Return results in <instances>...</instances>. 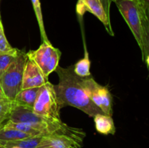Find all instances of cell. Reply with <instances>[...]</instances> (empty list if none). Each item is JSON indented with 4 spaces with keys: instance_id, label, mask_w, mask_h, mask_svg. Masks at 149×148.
Instances as JSON below:
<instances>
[{
    "instance_id": "cell-1",
    "label": "cell",
    "mask_w": 149,
    "mask_h": 148,
    "mask_svg": "<svg viewBox=\"0 0 149 148\" xmlns=\"http://www.w3.org/2000/svg\"><path fill=\"white\" fill-rule=\"evenodd\" d=\"M59 82L54 85L58 104L61 109L65 106H72L85 113L90 117L104 114L86 94L79 81V77L74 72V67L67 68L58 65L55 69Z\"/></svg>"
},
{
    "instance_id": "cell-2",
    "label": "cell",
    "mask_w": 149,
    "mask_h": 148,
    "mask_svg": "<svg viewBox=\"0 0 149 148\" xmlns=\"http://www.w3.org/2000/svg\"><path fill=\"white\" fill-rule=\"evenodd\" d=\"M9 120L23 122L31 125L42 133L43 136L49 135H64L82 143L86 133L81 129L72 127L61 120L43 117L33 113L32 110L16 105L12 110Z\"/></svg>"
},
{
    "instance_id": "cell-3",
    "label": "cell",
    "mask_w": 149,
    "mask_h": 148,
    "mask_svg": "<svg viewBox=\"0 0 149 148\" xmlns=\"http://www.w3.org/2000/svg\"><path fill=\"white\" fill-rule=\"evenodd\" d=\"M26 59V52L18 49L15 60L0 77V84L7 100L14 101L17 93L21 90Z\"/></svg>"
},
{
    "instance_id": "cell-4",
    "label": "cell",
    "mask_w": 149,
    "mask_h": 148,
    "mask_svg": "<svg viewBox=\"0 0 149 148\" xmlns=\"http://www.w3.org/2000/svg\"><path fill=\"white\" fill-rule=\"evenodd\" d=\"M60 110L61 107L58 104L55 87L48 81L39 88L32 111L43 117L61 120Z\"/></svg>"
},
{
    "instance_id": "cell-5",
    "label": "cell",
    "mask_w": 149,
    "mask_h": 148,
    "mask_svg": "<svg viewBox=\"0 0 149 148\" xmlns=\"http://www.w3.org/2000/svg\"><path fill=\"white\" fill-rule=\"evenodd\" d=\"M28 59L34 62L44 75L48 78L49 74L55 71L58 66L61 57V52L54 47L49 42H42L36 50H30L26 53Z\"/></svg>"
},
{
    "instance_id": "cell-6",
    "label": "cell",
    "mask_w": 149,
    "mask_h": 148,
    "mask_svg": "<svg viewBox=\"0 0 149 148\" xmlns=\"http://www.w3.org/2000/svg\"><path fill=\"white\" fill-rule=\"evenodd\" d=\"M112 1L116 4L141 49L142 20H149V17L141 12L135 0H113Z\"/></svg>"
},
{
    "instance_id": "cell-7",
    "label": "cell",
    "mask_w": 149,
    "mask_h": 148,
    "mask_svg": "<svg viewBox=\"0 0 149 148\" xmlns=\"http://www.w3.org/2000/svg\"><path fill=\"white\" fill-rule=\"evenodd\" d=\"M79 81L91 101L105 115L111 116L113 98L109 89L96 82L92 75L85 78L79 77Z\"/></svg>"
},
{
    "instance_id": "cell-8",
    "label": "cell",
    "mask_w": 149,
    "mask_h": 148,
    "mask_svg": "<svg viewBox=\"0 0 149 148\" xmlns=\"http://www.w3.org/2000/svg\"><path fill=\"white\" fill-rule=\"evenodd\" d=\"M77 12L79 15L83 16L86 12L94 15L106 28V30L111 36H114L112 30L111 20L102 6L100 0H78L77 4Z\"/></svg>"
},
{
    "instance_id": "cell-9",
    "label": "cell",
    "mask_w": 149,
    "mask_h": 148,
    "mask_svg": "<svg viewBox=\"0 0 149 148\" xmlns=\"http://www.w3.org/2000/svg\"><path fill=\"white\" fill-rule=\"evenodd\" d=\"M47 81L48 78L44 75L39 67L27 57L23 71L21 89L40 87Z\"/></svg>"
},
{
    "instance_id": "cell-10",
    "label": "cell",
    "mask_w": 149,
    "mask_h": 148,
    "mask_svg": "<svg viewBox=\"0 0 149 148\" xmlns=\"http://www.w3.org/2000/svg\"><path fill=\"white\" fill-rule=\"evenodd\" d=\"M82 143L64 135L42 136L36 148H81Z\"/></svg>"
},
{
    "instance_id": "cell-11",
    "label": "cell",
    "mask_w": 149,
    "mask_h": 148,
    "mask_svg": "<svg viewBox=\"0 0 149 148\" xmlns=\"http://www.w3.org/2000/svg\"><path fill=\"white\" fill-rule=\"evenodd\" d=\"M39 88L40 87H34L20 90L14 100L16 105L32 110L39 93Z\"/></svg>"
},
{
    "instance_id": "cell-12",
    "label": "cell",
    "mask_w": 149,
    "mask_h": 148,
    "mask_svg": "<svg viewBox=\"0 0 149 148\" xmlns=\"http://www.w3.org/2000/svg\"><path fill=\"white\" fill-rule=\"evenodd\" d=\"M93 118L95 129L98 133L104 135L114 134L116 129L111 116L105 114H98Z\"/></svg>"
},
{
    "instance_id": "cell-13",
    "label": "cell",
    "mask_w": 149,
    "mask_h": 148,
    "mask_svg": "<svg viewBox=\"0 0 149 148\" xmlns=\"http://www.w3.org/2000/svg\"><path fill=\"white\" fill-rule=\"evenodd\" d=\"M30 136H32L27 134L24 132L13 129V128L7 127L4 125L0 128V144L1 145H2L5 142L20 140V139L29 138Z\"/></svg>"
},
{
    "instance_id": "cell-14",
    "label": "cell",
    "mask_w": 149,
    "mask_h": 148,
    "mask_svg": "<svg viewBox=\"0 0 149 148\" xmlns=\"http://www.w3.org/2000/svg\"><path fill=\"white\" fill-rule=\"evenodd\" d=\"M42 139V136H30L20 140L5 142L2 145H4L6 148H10L13 147H18L20 148H36Z\"/></svg>"
},
{
    "instance_id": "cell-15",
    "label": "cell",
    "mask_w": 149,
    "mask_h": 148,
    "mask_svg": "<svg viewBox=\"0 0 149 148\" xmlns=\"http://www.w3.org/2000/svg\"><path fill=\"white\" fill-rule=\"evenodd\" d=\"M74 72L79 77L85 78L91 75L90 73V60L89 59V55L87 52H85L84 57L79 60L74 65Z\"/></svg>"
},
{
    "instance_id": "cell-16",
    "label": "cell",
    "mask_w": 149,
    "mask_h": 148,
    "mask_svg": "<svg viewBox=\"0 0 149 148\" xmlns=\"http://www.w3.org/2000/svg\"><path fill=\"white\" fill-rule=\"evenodd\" d=\"M4 126H7V127L13 128V129L20 131L24 132V133L31 135L32 136H43V135L42 134V133L39 131L34 129L31 125L28 124L26 123H23V122H14L8 120L4 123Z\"/></svg>"
},
{
    "instance_id": "cell-17",
    "label": "cell",
    "mask_w": 149,
    "mask_h": 148,
    "mask_svg": "<svg viewBox=\"0 0 149 148\" xmlns=\"http://www.w3.org/2000/svg\"><path fill=\"white\" fill-rule=\"evenodd\" d=\"M15 106L14 101L7 99L0 100V128L9 120L12 110Z\"/></svg>"
},
{
    "instance_id": "cell-18",
    "label": "cell",
    "mask_w": 149,
    "mask_h": 148,
    "mask_svg": "<svg viewBox=\"0 0 149 148\" xmlns=\"http://www.w3.org/2000/svg\"><path fill=\"white\" fill-rule=\"evenodd\" d=\"M33 5V10H34L35 14H36V20H37L38 25H39V30H40L41 36H42V41L44 42H49L47 36L46 31H45V25H44L43 17H42V8H41V4L39 0H31Z\"/></svg>"
},
{
    "instance_id": "cell-19",
    "label": "cell",
    "mask_w": 149,
    "mask_h": 148,
    "mask_svg": "<svg viewBox=\"0 0 149 148\" xmlns=\"http://www.w3.org/2000/svg\"><path fill=\"white\" fill-rule=\"evenodd\" d=\"M17 51L18 49L15 48L12 52L8 53L0 54V77L15 60L17 56Z\"/></svg>"
},
{
    "instance_id": "cell-20",
    "label": "cell",
    "mask_w": 149,
    "mask_h": 148,
    "mask_svg": "<svg viewBox=\"0 0 149 148\" xmlns=\"http://www.w3.org/2000/svg\"><path fill=\"white\" fill-rule=\"evenodd\" d=\"M14 49L15 48L10 45L6 38L2 22L0 18V54L8 53L12 52Z\"/></svg>"
},
{
    "instance_id": "cell-21",
    "label": "cell",
    "mask_w": 149,
    "mask_h": 148,
    "mask_svg": "<svg viewBox=\"0 0 149 148\" xmlns=\"http://www.w3.org/2000/svg\"><path fill=\"white\" fill-rule=\"evenodd\" d=\"M135 1L141 12L149 17V0H135Z\"/></svg>"
},
{
    "instance_id": "cell-22",
    "label": "cell",
    "mask_w": 149,
    "mask_h": 148,
    "mask_svg": "<svg viewBox=\"0 0 149 148\" xmlns=\"http://www.w3.org/2000/svg\"><path fill=\"white\" fill-rule=\"evenodd\" d=\"M100 1L101 2L103 9H104L105 12L107 15L108 17L110 18V8L112 0H100Z\"/></svg>"
},
{
    "instance_id": "cell-23",
    "label": "cell",
    "mask_w": 149,
    "mask_h": 148,
    "mask_svg": "<svg viewBox=\"0 0 149 148\" xmlns=\"http://www.w3.org/2000/svg\"><path fill=\"white\" fill-rule=\"evenodd\" d=\"M6 97L5 95H4V92H3V90H2V88H1V84H0V100H5Z\"/></svg>"
},
{
    "instance_id": "cell-24",
    "label": "cell",
    "mask_w": 149,
    "mask_h": 148,
    "mask_svg": "<svg viewBox=\"0 0 149 148\" xmlns=\"http://www.w3.org/2000/svg\"><path fill=\"white\" fill-rule=\"evenodd\" d=\"M0 148H6L4 145H0Z\"/></svg>"
},
{
    "instance_id": "cell-25",
    "label": "cell",
    "mask_w": 149,
    "mask_h": 148,
    "mask_svg": "<svg viewBox=\"0 0 149 148\" xmlns=\"http://www.w3.org/2000/svg\"><path fill=\"white\" fill-rule=\"evenodd\" d=\"M10 148H20L18 147H10Z\"/></svg>"
},
{
    "instance_id": "cell-26",
    "label": "cell",
    "mask_w": 149,
    "mask_h": 148,
    "mask_svg": "<svg viewBox=\"0 0 149 148\" xmlns=\"http://www.w3.org/2000/svg\"><path fill=\"white\" fill-rule=\"evenodd\" d=\"M0 18H1V15H0Z\"/></svg>"
},
{
    "instance_id": "cell-27",
    "label": "cell",
    "mask_w": 149,
    "mask_h": 148,
    "mask_svg": "<svg viewBox=\"0 0 149 148\" xmlns=\"http://www.w3.org/2000/svg\"><path fill=\"white\" fill-rule=\"evenodd\" d=\"M0 145H1V144H0Z\"/></svg>"
},
{
    "instance_id": "cell-28",
    "label": "cell",
    "mask_w": 149,
    "mask_h": 148,
    "mask_svg": "<svg viewBox=\"0 0 149 148\" xmlns=\"http://www.w3.org/2000/svg\"><path fill=\"white\" fill-rule=\"evenodd\" d=\"M112 1H113V0H112Z\"/></svg>"
}]
</instances>
